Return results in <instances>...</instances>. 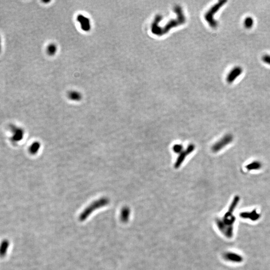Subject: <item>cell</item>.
Segmentation results:
<instances>
[{
	"mask_svg": "<svg viewBox=\"0 0 270 270\" xmlns=\"http://www.w3.org/2000/svg\"><path fill=\"white\" fill-rule=\"evenodd\" d=\"M243 69L240 67H236L232 69L227 76V81L229 83H232L242 73Z\"/></svg>",
	"mask_w": 270,
	"mask_h": 270,
	"instance_id": "6",
	"label": "cell"
},
{
	"mask_svg": "<svg viewBox=\"0 0 270 270\" xmlns=\"http://www.w3.org/2000/svg\"><path fill=\"white\" fill-rule=\"evenodd\" d=\"M9 243L7 241L3 242L0 245V256H4L6 254L8 248Z\"/></svg>",
	"mask_w": 270,
	"mask_h": 270,
	"instance_id": "12",
	"label": "cell"
},
{
	"mask_svg": "<svg viewBox=\"0 0 270 270\" xmlns=\"http://www.w3.org/2000/svg\"><path fill=\"white\" fill-rule=\"evenodd\" d=\"M262 61L265 63L270 65V55H265L262 57Z\"/></svg>",
	"mask_w": 270,
	"mask_h": 270,
	"instance_id": "15",
	"label": "cell"
},
{
	"mask_svg": "<svg viewBox=\"0 0 270 270\" xmlns=\"http://www.w3.org/2000/svg\"><path fill=\"white\" fill-rule=\"evenodd\" d=\"M174 10L177 15V18L173 19L170 21L165 26L161 28L159 26V24L161 22L162 19L161 16H156L154 22L152 25V32L154 34L158 36H161L167 33L172 28L176 27L177 26L183 25L186 22V17L184 15L183 10L180 6H177L174 8Z\"/></svg>",
	"mask_w": 270,
	"mask_h": 270,
	"instance_id": "1",
	"label": "cell"
},
{
	"mask_svg": "<svg viewBox=\"0 0 270 270\" xmlns=\"http://www.w3.org/2000/svg\"><path fill=\"white\" fill-rule=\"evenodd\" d=\"M262 165L261 163L258 162V161H255L247 166L246 168L248 170H256L260 169Z\"/></svg>",
	"mask_w": 270,
	"mask_h": 270,
	"instance_id": "11",
	"label": "cell"
},
{
	"mask_svg": "<svg viewBox=\"0 0 270 270\" xmlns=\"http://www.w3.org/2000/svg\"><path fill=\"white\" fill-rule=\"evenodd\" d=\"M68 96L70 99L73 101H79L82 98L81 94L75 91H72L69 92Z\"/></svg>",
	"mask_w": 270,
	"mask_h": 270,
	"instance_id": "10",
	"label": "cell"
},
{
	"mask_svg": "<svg viewBox=\"0 0 270 270\" xmlns=\"http://www.w3.org/2000/svg\"><path fill=\"white\" fill-rule=\"evenodd\" d=\"M194 149H195V146L193 145H190L189 146L186 150L182 152L180 156L177 159V162H176L175 165V168H178L179 167H180V166L181 165L182 163L184 161L186 157H187L189 154L192 153V152L194 151Z\"/></svg>",
	"mask_w": 270,
	"mask_h": 270,
	"instance_id": "7",
	"label": "cell"
},
{
	"mask_svg": "<svg viewBox=\"0 0 270 270\" xmlns=\"http://www.w3.org/2000/svg\"><path fill=\"white\" fill-rule=\"evenodd\" d=\"M183 150V146L181 145H176L173 147V150L176 153L181 152Z\"/></svg>",
	"mask_w": 270,
	"mask_h": 270,
	"instance_id": "16",
	"label": "cell"
},
{
	"mask_svg": "<svg viewBox=\"0 0 270 270\" xmlns=\"http://www.w3.org/2000/svg\"><path fill=\"white\" fill-rule=\"evenodd\" d=\"M227 3V1H220L217 4L212 7L209 11L205 15V18L206 21L209 23V24L211 27L216 28L218 26V23L217 21L214 19V15H215L217 11L220 9V8L222 7L224 5Z\"/></svg>",
	"mask_w": 270,
	"mask_h": 270,
	"instance_id": "2",
	"label": "cell"
},
{
	"mask_svg": "<svg viewBox=\"0 0 270 270\" xmlns=\"http://www.w3.org/2000/svg\"><path fill=\"white\" fill-rule=\"evenodd\" d=\"M241 218L243 219H250L253 221H256L259 220L260 218V215L258 213L256 210H253L251 212H242L240 214Z\"/></svg>",
	"mask_w": 270,
	"mask_h": 270,
	"instance_id": "8",
	"label": "cell"
},
{
	"mask_svg": "<svg viewBox=\"0 0 270 270\" xmlns=\"http://www.w3.org/2000/svg\"><path fill=\"white\" fill-rule=\"evenodd\" d=\"M77 20L80 24L82 30L85 32H89L91 28L90 20L88 18L83 15L80 14L77 17Z\"/></svg>",
	"mask_w": 270,
	"mask_h": 270,
	"instance_id": "5",
	"label": "cell"
},
{
	"mask_svg": "<svg viewBox=\"0 0 270 270\" xmlns=\"http://www.w3.org/2000/svg\"><path fill=\"white\" fill-rule=\"evenodd\" d=\"M233 136L231 135H226L221 140H220V141L216 143L212 147L213 152H217L218 151H220L225 146L231 143L232 141H233Z\"/></svg>",
	"mask_w": 270,
	"mask_h": 270,
	"instance_id": "3",
	"label": "cell"
},
{
	"mask_svg": "<svg viewBox=\"0 0 270 270\" xmlns=\"http://www.w3.org/2000/svg\"><path fill=\"white\" fill-rule=\"evenodd\" d=\"M226 259L234 263H241L243 262V258L240 255L237 253H228L225 255Z\"/></svg>",
	"mask_w": 270,
	"mask_h": 270,
	"instance_id": "9",
	"label": "cell"
},
{
	"mask_svg": "<svg viewBox=\"0 0 270 270\" xmlns=\"http://www.w3.org/2000/svg\"><path fill=\"white\" fill-rule=\"evenodd\" d=\"M57 50L56 45L54 44H51L47 47V53L50 56L55 55Z\"/></svg>",
	"mask_w": 270,
	"mask_h": 270,
	"instance_id": "13",
	"label": "cell"
},
{
	"mask_svg": "<svg viewBox=\"0 0 270 270\" xmlns=\"http://www.w3.org/2000/svg\"><path fill=\"white\" fill-rule=\"evenodd\" d=\"M10 130L12 134L11 140L14 143L18 142L23 139L24 132L21 128L12 125L10 127Z\"/></svg>",
	"mask_w": 270,
	"mask_h": 270,
	"instance_id": "4",
	"label": "cell"
},
{
	"mask_svg": "<svg viewBox=\"0 0 270 270\" xmlns=\"http://www.w3.org/2000/svg\"><path fill=\"white\" fill-rule=\"evenodd\" d=\"M254 24V20L251 17H248L245 19L244 26L247 29H250L252 27Z\"/></svg>",
	"mask_w": 270,
	"mask_h": 270,
	"instance_id": "14",
	"label": "cell"
},
{
	"mask_svg": "<svg viewBox=\"0 0 270 270\" xmlns=\"http://www.w3.org/2000/svg\"><path fill=\"white\" fill-rule=\"evenodd\" d=\"M1 37H0V53L1 52Z\"/></svg>",
	"mask_w": 270,
	"mask_h": 270,
	"instance_id": "17",
	"label": "cell"
}]
</instances>
